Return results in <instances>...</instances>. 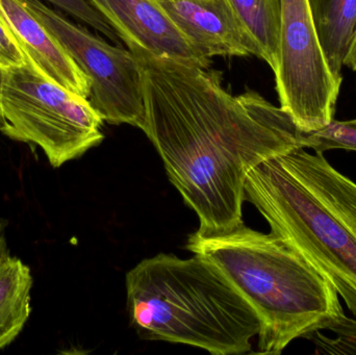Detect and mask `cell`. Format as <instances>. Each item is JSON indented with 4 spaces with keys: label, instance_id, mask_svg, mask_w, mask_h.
Returning a JSON list of instances; mask_svg holds the SVG:
<instances>
[{
    "label": "cell",
    "instance_id": "20",
    "mask_svg": "<svg viewBox=\"0 0 356 355\" xmlns=\"http://www.w3.org/2000/svg\"><path fill=\"white\" fill-rule=\"evenodd\" d=\"M0 79H1V72H0ZM0 123H1V118H0Z\"/></svg>",
    "mask_w": 356,
    "mask_h": 355
},
{
    "label": "cell",
    "instance_id": "16",
    "mask_svg": "<svg viewBox=\"0 0 356 355\" xmlns=\"http://www.w3.org/2000/svg\"><path fill=\"white\" fill-rule=\"evenodd\" d=\"M56 8L94 27L102 35L118 43V35L104 16L88 0H46Z\"/></svg>",
    "mask_w": 356,
    "mask_h": 355
},
{
    "label": "cell",
    "instance_id": "17",
    "mask_svg": "<svg viewBox=\"0 0 356 355\" xmlns=\"http://www.w3.org/2000/svg\"><path fill=\"white\" fill-rule=\"evenodd\" d=\"M27 60L3 23L0 21V69L23 66Z\"/></svg>",
    "mask_w": 356,
    "mask_h": 355
},
{
    "label": "cell",
    "instance_id": "7",
    "mask_svg": "<svg viewBox=\"0 0 356 355\" xmlns=\"http://www.w3.org/2000/svg\"><path fill=\"white\" fill-rule=\"evenodd\" d=\"M274 75L280 106L302 133L334 120L343 79L326 62L309 0H280V62Z\"/></svg>",
    "mask_w": 356,
    "mask_h": 355
},
{
    "label": "cell",
    "instance_id": "19",
    "mask_svg": "<svg viewBox=\"0 0 356 355\" xmlns=\"http://www.w3.org/2000/svg\"><path fill=\"white\" fill-rule=\"evenodd\" d=\"M345 66L349 67L351 70L356 72V35L355 40H353V45H351L350 50H349L348 56L345 62Z\"/></svg>",
    "mask_w": 356,
    "mask_h": 355
},
{
    "label": "cell",
    "instance_id": "18",
    "mask_svg": "<svg viewBox=\"0 0 356 355\" xmlns=\"http://www.w3.org/2000/svg\"><path fill=\"white\" fill-rule=\"evenodd\" d=\"M10 256L6 233H4V224L0 221V263L8 258Z\"/></svg>",
    "mask_w": 356,
    "mask_h": 355
},
{
    "label": "cell",
    "instance_id": "6",
    "mask_svg": "<svg viewBox=\"0 0 356 355\" xmlns=\"http://www.w3.org/2000/svg\"><path fill=\"white\" fill-rule=\"evenodd\" d=\"M58 40L91 83L89 101L110 124L145 123L141 64L131 50L111 45L41 0H21Z\"/></svg>",
    "mask_w": 356,
    "mask_h": 355
},
{
    "label": "cell",
    "instance_id": "13",
    "mask_svg": "<svg viewBox=\"0 0 356 355\" xmlns=\"http://www.w3.org/2000/svg\"><path fill=\"white\" fill-rule=\"evenodd\" d=\"M259 49V58L275 72L280 62V0H229Z\"/></svg>",
    "mask_w": 356,
    "mask_h": 355
},
{
    "label": "cell",
    "instance_id": "12",
    "mask_svg": "<svg viewBox=\"0 0 356 355\" xmlns=\"http://www.w3.org/2000/svg\"><path fill=\"white\" fill-rule=\"evenodd\" d=\"M33 283L31 269L18 258L0 263V350L20 335L31 316Z\"/></svg>",
    "mask_w": 356,
    "mask_h": 355
},
{
    "label": "cell",
    "instance_id": "5",
    "mask_svg": "<svg viewBox=\"0 0 356 355\" xmlns=\"http://www.w3.org/2000/svg\"><path fill=\"white\" fill-rule=\"evenodd\" d=\"M0 133L43 150L54 168L100 145L104 119L89 99L54 83L31 63L0 69Z\"/></svg>",
    "mask_w": 356,
    "mask_h": 355
},
{
    "label": "cell",
    "instance_id": "1",
    "mask_svg": "<svg viewBox=\"0 0 356 355\" xmlns=\"http://www.w3.org/2000/svg\"><path fill=\"white\" fill-rule=\"evenodd\" d=\"M138 60L145 104L142 131L169 181L198 216V231L234 229L243 222L249 173L302 147V131L261 94L248 90L232 95L219 71L163 58Z\"/></svg>",
    "mask_w": 356,
    "mask_h": 355
},
{
    "label": "cell",
    "instance_id": "9",
    "mask_svg": "<svg viewBox=\"0 0 356 355\" xmlns=\"http://www.w3.org/2000/svg\"><path fill=\"white\" fill-rule=\"evenodd\" d=\"M188 43L204 58H259L252 35L229 0H154Z\"/></svg>",
    "mask_w": 356,
    "mask_h": 355
},
{
    "label": "cell",
    "instance_id": "11",
    "mask_svg": "<svg viewBox=\"0 0 356 355\" xmlns=\"http://www.w3.org/2000/svg\"><path fill=\"white\" fill-rule=\"evenodd\" d=\"M320 47L330 70H342L356 35V0H309Z\"/></svg>",
    "mask_w": 356,
    "mask_h": 355
},
{
    "label": "cell",
    "instance_id": "4",
    "mask_svg": "<svg viewBox=\"0 0 356 355\" xmlns=\"http://www.w3.org/2000/svg\"><path fill=\"white\" fill-rule=\"evenodd\" d=\"M127 308L141 339L213 355L251 352L261 320L227 277L202 256L160 254L127 273Z\"/></svg>",
    "mask_w": 356,
    "mask_h": 355
},
{
    "label": "cell",
    "instance_id": "8",
    "mask_svg": "<svg viewBox=\"0 0 356 355\" xmlns=\"http://www.w3.org/2000/svg\"><path fill=\"white\" fill-rule=\"evenodd\" d=\"M116 31L136 58L177 60L207 69L196 51L154 0H88Z\"/></svg>",
    "mask_w": 356,
    "mask_h": 355
},
{
    "label": "cell",
    "instance_id": "3",
    "mask_svg": "<svg viewBox=\"0 0 356 355\" xmlns=\"http://www.w3.org/2000/svg\"><path fill=\"white\" fill-rule=\"evenodd\" d=\"M186 249L213 263L261 320L257 354H280L343 313L330 283L290 244L240 223L224 233L195 231Z\"/></svg>",
    "mask_w": 356,
    "mask_h": 355
},
{
    "label": "cell",
    "instance_id": "14",
    "mask_svg": "<svg viewBox=\"0 0 356 355\" xmlns=\"http://www.w3.org/2000/svg\"><path fill=\"white\" fill-rule=\"evenodd\" d=\"M301 145L303 148L324 154L327 150L345 149L356 151V118L353 120L338 121L313 133H303Z\"/></svg>",
    "mask_w": 356,
    "mask_h": 355
},
{
    "label": "cell",
    "instance_id": "10",
    "mask_svg": "<svg viewBox=\"0 0 356 355\" xmlns=\"http://www.w3.org/2000/svg\"><path fill=\"white\" fill-rule=\"evenodd\" d=\"M0 21L40 73L89 99L91 83L58 40L21 0H0Z\"/></svg>",
    "mask_w": 356,
    "mask_h": 355
},
{
    "label": "cell",
    "instance_id": "15",
    "mask_svg": "<svg viewBox=\"0 0 356 355\" xmlns=\"http://www.w3.org/2000/svg\"><path fill=\"white\" fill-rule=\"evenodd\" d=\"M326 329L332 331L336 337L332 339L317 331L307 338L317 346L319 352L332 355H356V319L348 318L345 314L340 315Z\"/></svg>",
    "mask_w": 356,
    "mask_h": 355
},
{
    "label": "cell",
    "instance_id": "2",
    "mask_svg": "<svg viewBox=\"0 0 356 355\" xmlns=\"http://www.w3.org/2000/svg\"><path fill=\"white\" fill-rule=\"evenodd\" d=\"M250 202L344 300L356 317V183L323 154L298 147L255 167L245 183Z\"/></svg>",
    "mask_w": 356,
    "mask_h": 355
}]
</instances>
